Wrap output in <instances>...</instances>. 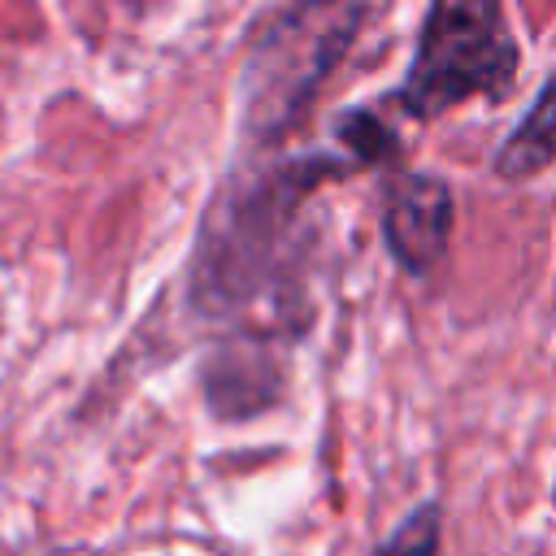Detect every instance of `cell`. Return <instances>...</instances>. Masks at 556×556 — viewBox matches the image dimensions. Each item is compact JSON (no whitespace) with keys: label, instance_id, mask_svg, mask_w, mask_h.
<instances>
[{"label":"cell","instance_id":"obj_3","mask_svg":"<svg viewBox=\"0 0 556 556\" xmlns=\"http://www.w3.org/2000/svg\"><path fill=\"white\" fill-rule=\"evenodd\" d=\"M552 156H556V74L547 78V87L534 96L530 113L504 139L495 169H500V178H534Z\"/></svg>","mask_w":556,"mask_h":556},{"label":"cell","instance_id":"obj_2","mask_svg":"<svg viewBox=\"0 0 556 556\" xmlns=\"http://www.w3.org/2000/svg\"><path fill=\"white\" fill-rule=\"evenodd\" d=\"M382 235L391 256L408 274H426L443 261L452 239V191L439 174H404L387 191Z\"/></svg>","mask_w":556,"mask_h":556},{"label":"cell","instance_id":"obj_1","mask_svg":"<svg viewBox=\"0 0 556 556\" xmlns=\"http://www.w3.org/2000/svg\"><path fill=\"white\" fill-rule=\"evenodd\" d=\"M517 39L500 4L486 0H439L426 9L413 65L395 87V104L430 122L469 96L500 100L517 78Z\"/></svg>","mask_w":556,"mask_h":556},{"label":"cell","instance_id":"obj_4","mask_svg":"<svg viewBox=\"0 0 556 556\" xmlns=\"http://www.w3.org/2000/svg\"><path fill=\"white\" fill-rule=\"evenodd\" d=\"M439 534H443V508L421 504L378 543L374 556H439Z\"/></svg>","mask_w":556,"mask_h":556}]
</instances>
